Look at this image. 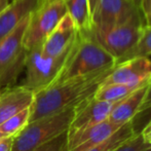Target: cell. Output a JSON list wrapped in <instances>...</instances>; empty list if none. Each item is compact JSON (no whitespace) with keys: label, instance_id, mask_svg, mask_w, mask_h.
<instances>
[{"label":"cell","instance_id":"6da1fadb","mask_svg":"<svg viewBox=\"0 0 151 151\" xmlns=\"http://www.w3.org/2000/svg\"><path fill=\"white\" fill-rule=\"evenodd\" d=\"M113 68L54 82L47 88L36 91L31 105L30 121L60 112L93 96Z\"/></svg>","mask_w":151,"mask_h":151},{"label":"cell","instance_id":"7a4b0ae2","mask_svg":"<svg viewBox=\"0 0 151 151\" xmlns=\"http://www.w3.org/2000/svg\"><path fill=\"white\" fill-rule=\"evenodd\" d=\"M115 65L116 60L114 57L96 41L90 29L78 30L63 69L55 82L88 75Z\"/></svg>","mask_w":151,"mask_h":151},{"label":"cell","instance_id":"3957f363","mask_svg":"<svg viewBox=\"0 0 151 151\" xmlns=\"http://www.w3.org/2000/svg\"><path fill=\"white\" fill-rule=\"evenodd\" d=\"M76 105L30 121L14 137L12 151H31L66 133L73 119Z\"/></svg>","mask_w":151,"mask_h":151},{"label":"cell","instance_id":"277c9868","mask_svg":"<svg viewBox=\"0 0 151 151\" xmlns=\"http://www.w3.org/2000/svg\"><path fill=\"white\" fill-rule=\"evenodd\" d=\"M29 17L0 40V88L14 86L25 69L28 50L24 46L23 37Z\"/></svg>","mask_w":151,"mask_h":151},{"label":"cell","instance_id":"5b68a950","mask_svg":"<svg viewBox=\"0 0 151 151\" xmlns=\"http://www.w3.org/2000/svg\"><path fill=\"white\" fill-rule=\"evenodd\" d=\"M71 46L65 52L56 57L44 55L41 45L28 50L25 65L26 77L23 86L36 93L54 83L63 69Z\"/></svg>","mask_w":151,"mask_h":151},{"label":"cell","instance_id":"8992f818","mask_svg":"<svg viewBox=\"0 0 151 151\" xmlns=\"http://www.w3.org/2000/svg\"><path fill=\"white\" fill-rule=\"evenodd\" d=\"M67 14L63 0H45L31 12L23 43L27 50L41 45L50 32Z\"/></svg>","mask_w":151,"mask_h":151},{"label":"cell","instance_id":"52a82bcc","mask_svg":"<svg viewBox=\"0 0 151 151\" xmlns=\"http://www.w3.org/2000/svg\"><path fill=\"white\" fill-rule=\"evenodd\" d=\"M146 25L141 9L129 0H100L91 14V29L105 30L123 24Z\"/></svg>","mask_w":151,"mask_h":151},{"label":"cell","instance_id":"ba28073f","mask_svg":"<svg viewBox=\"0 0 151 151\" xmlns=\"http://www.w3.org/2000/svg\"><path fill=\"white\" fill-rule=\"evenodd\" d=\"M145 25L123 24L105 30L90 29L95 40L105 48L117 62L129 50L134 47L139 40Z\"/></svg>","mask_w":151,"mask_h":151},{"label":"cell","instance_id":"9c48e42d","mask_svg":"<svg viewBox=\"0 0 151 151\" xmlns=\"http://www.w3.org/2000/svg\"><path fill=\"white\" fill-rule=\"evenodd\" d=\"M151 79V60L136 57L114 66L103 83H123L141 86Z\"/></svg>","mask_w":151,"mask_h":151},{"label":"cell","instance_id":"30bf717a","mask_svg":"<svg viewBox=\"0 0 151 151\" xmlns=\"http://www.w3.org/2000/svg\"><path fill=\"white\" fill-rule=\"evenodd\" d=\"M115 103L98 100L93 96L83 100L76 105L73 119L68 131H76L108 119Z\"/></svg>","mask_w":151,"mask_h":151},{"label":"cell","instance_id":"8fae6325","mask_svg":"<svg viewBox=\"0 0 151 151\" xmlns=\"http://www.w3.org/2000/svg\"><path fill=\"white\" fill-rule=\"evenodd\" d=\"M77 32V27L67 12L41 44L42 52L50 57H56L65 52L72 45Z\"/></svg>","mask_w":151,"mask_h":151},{"label":"cell","instance_id":"7c38bea8","mask_svg":"<svg viewBox=\"0 0 151 151\" xmlns=\"http://www.w3.org/2000/svg\"><path fill=\"white\" fill-rule=\"evenodd\" d=\"M35 91L23 86L0 88V123L32 105Z\"/></svg>","mask_w":151,"mask_h":151},{"label":"cell","instance_id":"4fadbf2b","mask_svg":"<svg viewBox=\"0 0 151 151\" xmlns=\"http://www.w3.org/2000/svg\"><path fill=\"white\" fill-rule=\"evenodd\" d=\"M40 4V0H14L0 14V40L10 33Z\"/></svg>","mask_w":151,"mask_h":151},{"label":"cell","instance_id":"5bb4252c","mask_svg":"<svg viewBox=\"0 0 151 151\" xmlns=\"http://www.w3.org/2000/svg\"><path fill=\"white\" fill-rule=\"evenodd\" d=\"M148 82L139 86L133 93H131L123 99L116 102L112 108L111 112H110L108 119L118 125H122L131 121L132 118L135 116L140 104H141L144 93L147 88Z\"/></svg>","mask_w":151,"mask_h":151},{"label":"cell","instance_id":"9a60e30c","mask_svg":"<svg viewBox=\"0 0 151 151\" xmlns=\"http://www.w3.org/2000/svg\"><path fill=\"white\" fill-rule=\"evenodd\" d=\"M67 12L79 31L88 30L91 27V17L88 0H63Z\"/></svg>","mask_w":151,"mask_h":151},{"label":"cell","instance_id":"2e32d148","mask_svg":"<svg viewBox=\"0 0 151 151\" xmlns=\"http://www.w3.org/2000/svg\"><path fill=\"white\" fill-rule=\"evenodd\" d=\"M135 135L136 134L132 127L131 121H129V122L121 125L119 129H116L113 134H111L109 137L106 138L104 141H102L98 145L93 146V148L88 149V151H115L127 141L132 139Z\"/></svg>","mask_w":151,"mask_h":151},{"label":"cell","instance_id":"e0dca14e","mask_svg":"<svg viewBox=\"0 0 151 151\" xmlns=\"http://www.w3.org/2000/svg\"><path fill=\"white\" fill-rule=\"evenodd\" d=\"M141 86H143V84H141ZM141 86L123 83H102L98 88V90L96 91L93 97L98 100H102V101L115 103V102L127 97L131 93H133L134 91L137 90Z\"/></svg>","mask_w":151,"mask_h":151},{"label":"cell","instance_id":"ac0fdd59","mask_svg":"<svg viewBox=\"0 0 151 151\" xmlns=\"http://www.w3.org/2000/svg\"><path fill=\"white\" fill-rule=\"evenodd\" d=\"M132 127L135 134H142L151 124V79L144 93L142 102L131 120Z\"/></svg>","mask_w":151,"mask_h":151},{"label":"cell","instance_id":"d6986e66","mask_svg":"<svg viewBox=\"0 0 151 151\" xmlns=\"http://www.w3.org/2000/svg\"><path fill=\"white\" fill-rule=\"evenodd\" d=\"M30 117L31 106H29L0 123V132L5 137H14L25 129L30 121Z\"/></svg>","mask_w":151,"mask_h":151},{"label":"cell","instance_id":"ffe728a7","mask_svg":"<svg viewBox=\"0 0 151 151\" xmlns=\"http://www.w3.org/2000/svg\"><path fill=\"white\" fill-rule=\"evenodd\" d=\"M151 56V25H145L137 43L129 50L127 54L116 62V64L123 61L136 58V57H149Z\"/></svg>","mask_w":151,"mask_h":151},{"label":"cell","instance_id":"44dd1931","mask_svg":"<svg viewBox=\"0 0 151 151\" xmlns=\"http://www.w3.org/2000/svg\"><path fill=\"white\" fill-rule=\"evenodd\" d=\"M150 148L151 145L144 140L142 134H137L115 151H146Z\"/></svg>","mask_w":151,"mask_h":151},{"label":"cell","instance_id":"7402d4cb","mask_svg":"<svg viewBox=\"0 0 151 151\" xmlns=\"http://www.w3.org/2000/svg\"><path fill=\"white\" fill-rule=\"evenodd\" d=\"M67 132L31 151H67Z\"/></svg>","mask_w":151,"mask_h":151},{"label":"cell","instance_id":"603a6c76","mask_svg":"<svg viewBox=\"0 0 151 151\" xmlns=\"http://www.w3.org/2000/svg\"><path fill=\"white\" fill-rule=\"evenodd\" d=\"M141 12L145 19V24H147L151 19V0H143L141 4Z\"/></svg>","mask_w":151,"mask_h":151},{"label":"cell","instance_id":"cb8c5ba5","mask_svg":"<svg viewBox=\"0 0 151 151\" xmlns=\"http://www.w3.org/2000/svg\"><path fill=\"white\" fill-rule=\"evenodd\" d=\"M14 137H6L0 140V151H12Z\"/></svg>","mask_w":151,"mask_h":151},{"label":"cell","instance_id":"d4e9b609","mask_svg":"<svg viewBox=\"0 0 151 151\" xmlns=\"http://www.w3.org/2000/svg\"><path fill=\"white\" fill-rule=\"evenodd\" d=\"M142 136H143L144 140H145L148 144L151 145V124L143 132V133H142Z\"/></svg>","mask_w":151,"mask_h":151},{"label":"cell","instance_id":"484cf974","mask_svg":"<svg viewBox=\"0 0 151 151\" xmlns=\"http://www.w3.org/2000/svg\"><path fill=\"white\" fill-rule=\"evenodd\" d=\"M100 0H88V5H90V12H91V14L95 10L96 6L98 5Z\"/></svg>","mask_w":151,"mask_h":151},{"label":"cell","instance_id":"4316f807","mask_svg":"<svg viewBox=\"0 0 151 151\" xmlns=\"http://www.w3.org/2000/svg\"><path fill=\"white\" fill-rule=\"evenodd\" d=\"M9 0H0V14L5 9L9 4Z\"/></svg>","mask_w":151,"mask_h":151},{"label":"cell","instance_id":"83f0119b","mask_svg":"<svg viewBox=\"0 0 151 151\" xmlns=\"http://www.w3.org/2000/svg\"><path fill=\"white\" fill-rule=\"evenodd\" d=\"M129 1L133 2V3L135 4L138 8H140V9H141V4H142V1H143V0H129Z\"/></svg>","mask_w":151,"mask_h":151},{"label":"cell","instance_id":"f1b7e54d","mask_svg":"<svg viewBox=\"0 0 151 151\" xmlns=\"http://www.w3.org/2000/svg\"><path fill=\"white\" fill-rule=\"evenodd\" d=\"M3 138H6V137L3 135V134L1 133V132H0V140H1V139H3Z\"/></svg>","mask_w":151,"mask_h":151},{"label":"cell","instance_id":"f546056e","mask_svg":"<svg viewBox=\"0 0 151 151\" xmlns=\"http://www.w3.org/2000/svg\"><path fill=\"white\" fill-rule=\"evenodd\" d=\"M146 25H148V26H150V25H151V19H150V20H149V22H148Z\"/></svg>","mask_w":151,"mask_h":151},{"label":"cell","instance_id":"4dcf8cb0","mask_svg":"<svg viewBox=\"0 0 151 151\" xmlns=\"http://www.w3.org/2000/svg\"><path fill=\"white\" fill-rule=\"evenodd\" d=\"M43 1H45V0H40V2H43Z\"/></svg>","mask_w":151,"mask_h":151},{"label":"cell","instance_id":"1f68e13d","mask_svg":"<svg viewBox=\"0 0 151 151\" xmlns=\"http://www.w3.org/2000/svg\"><path fill=\"white\" fill-rule=\"evenodd\" d=\"M146 151H151V148H150V149H148V150H146Z\"/></svg>","mask_w":151,"mask_h":151},{"label":"cell","instance_id":"d6a6232c","mask_svg":"<svg viewBox=\"0 0 151 151\" xmlns=\"http://www.w3.org/2000/svg\"><path fill=\"white\" fill-rule=\"evenodd\" d=\"M12 1H14V0H9V2H12Z\"/></svg>","mask_w":151,"mask_h":151}]
</instances>
